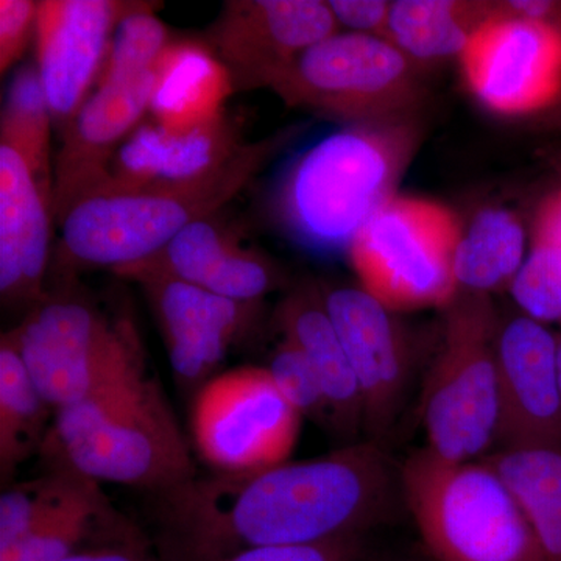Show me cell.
I'll list each match as a JSON object with an SVG mask.
<instances>
[{"mask_svg": "<svg viewBox=\"0 0 561 561\" xmlns=\"http://www.w3.org/2000/svg\"><path fill=\"white\" fill-rule=\"evenodd\" d=\"M378 442L256 472H213L157 496L153 545L165 561H220L262 546L367 535L401 494Z\"/></svg>", "mask_w": 561, "mask_h": 561, "instance_id": "6da1fadb", "label": "cell"}, {"mask_svg": "<svg viewBox=\"0 0 561 561\" xmlns=\"http://www.w3.org/2000/svg\"><path fill=\"white\" fill-rule=\"evenodd\" d=\"M420 144L413 121L346 125L306 147L283 172L272 213L284 234L320 254L348 251L394 195Z\"/></svg>", "mask_w": 561, "mask_h": 561, "instance_id": "7a4b0ae2", "label": "cell"}, {"mask_svg": "<svg viewBox=\"0 0 561 561\" xmlns=\"http://www.w3.org/2000/svg\"><path fill=\"white\" fill-rule=\"evenodd\" d=\"M291 133L243 144L219 171L191 183L102 184L60 221L58 262L66 272L111 271L147 260L194 221L209 219L272 160Z\"/></svg>", "mask_w": 561, "mask_h": 561, "instance_id": "3957f363", "label": "cell"}, {"mask_svg": "<svg viewBox=\"0 0 561 561\" xmlns=\"http://www.w3.org/2000/svg\"><path fill=\"white\" fill-rule=\"evenodd\" d=\"M39 456L49 468L151 494L197 476L175 412L147 373L55 411Z\"/></svg>", "mask_w": 561, "mask_h": 561, "instance_id": "277c9868", "label": "cell"}, {"mask_svg": "<svg viewBox=\"0 0 561 561\" xmlns=\"http://www.w3.org/2000/svg\"><path fill=\"white\" fill-rule=\"evenodd\" d=\"M401 493L435 561H546L522 505L486 460L420 449L401 467Z\"/></svg>", "mask_w": 561, "mask_h": 561, "instance_id": "5b68a950", "label": "cell"}, {"mask_svg": "<svg viewBox=\"0 0 561 561\" xmlns=\"http://www.w3.org/2000/svg\"><path fill=\"white\" fill-rule=\"evenodd\" d=\"M497 330L490 295L459 290L445 308L442 346L423 398L427 449L443 459L472 461L496 443Z\"/></svg>", "mask_w": 561, "mask_h": 561, "instance_id": "8992f818", "label": "cell"}, {"mask_svg": "<svg viewBox=\"0 0 561 561\" xmlns=\"http://www.w3.org/2000/svg\"><path fill=\"white\" fill-rule=\"evenodd\" d=\"M10 334L55 411L147 373L130 321L111 319L69 287L49 290Z\"/></svg>", "mask_w": 561, "mask_h": 561, "instance_id": "52a82bcc", "label": "cell"}, {"mask_svg": "<svg viewBox=\"0 0 561 561\" xmlns=\"http://www.w3.org/2000/svg\"><path fill=\"white\" fill-rule=\"evenodd\" d=\"M461 231L440 203L393 195L351 243V265L362 289L390 311L445 309L459 291L454 257Z\"/></svg>", "mask_w": 561, "mask_h": 561, "instance_id": "ba28073f", "label": "cell"}, {"mask_svg": "<svg viewBox=\"0 0 561 561\" xmlns=\"http://www.w3.org/2000/svg\"><path fill=\"white\" fill-rule=\"evenodd\" d=\"M421 73L389 39L339 32L301 54L273 91L348 125L412 121L426 95Z\"/></svg>", "mask_w": 561, "mask_h": 561, "instance_id": "9c48e42d", "label": "cell"}, {"mask_svg": "<svg viewBox=\"0 0 561 561\" xmlns=\"http://www.w3.org/2000/svg\"><path fill=\"white\" fill-rule=\"evenodd\" d=\"M302 416L264 367L231 368L192 398L191 437L213 472H256L289 461Z\"/></svg>", "mask_w": 561, "mask_h": 561, "instance_id": "30bf717a", "label": "cell"}, {"mask_svg": "<svg viewBox=\"0 0 561 561\" xmlns=\"http://www.w3.org/2000/svg\"><path fill=\"white\" fill-rule=\"evenodd\" d=\"M459 62L472 98L497 116L534 119L561 101V33L501 2Z\"/></svg>", "mask_w": 561, "mask_h": 561, "instance_id": "8fae6325", "label": "cell"}, {"mask_svg": "<svg viewBox=\"0 0 561 561\" xmlns=\"http://www.w3.org/2000/svg\"><path fill=\"white\" fill-rule=\"evenodd\" d=\"M341 32L330 2L231 0L210 32V49L236 91L275 88L306 50Z\"/></svg>", "mask_w": 561, "mask_h": 561, "instance_id": "7c38bea8", "label": "cell"}, {"mask_svg": "<svg viewBox=\"0 0 561 561\" xmlns=\"http://www.w3.org/2000/svg\"><path fill=\"white\" fill-rule=\"evenodd\" d=\"M323 297L359 383L364 430L378 442L408 397L415 364L411 339L394 312L362 287H334Z\"/></svg>", "mask_w": 561, "mask_h": 561, "instance_id": "4fadbf2b", "label": "cell"}, {"mask_svg": "<svg viewBox=\"0 0 561 561\" xmlns=\"http://www.w3.org/2000/svg\"><path fill=\"white\" fill-rule=\"evenodd\" d=\"M133 280L142 287L160 324L176 383L192 393L219 375L228 351L261 317V301L231 300L164 276Z\"/></svg>", "mask_w": 561, "mask_h": 561, "instance_id": "5bb4252c", "label": "cell"}, {"mask_svg": "<svg viewBox=\"0 0 561 561\" xmlns=\"http://www.w3.org/2000/svg\"><path fill=\"white\" fill-rule=\"evenodd\" d=\"M496 360L501 449L561 448L557 335L526 313L500 321Z\"/></svg>", "mask_w": 561, "mask_h": 561, "instance_id": "9a60e30c", "label": "cell"}, {"mask_svg": "<svg viewBox=\"0 0 561 561\" xmlns=\"http://www.w3.org/2000/svg\"><path fill=\"white\" fill-rule=\"evenodd\" d=\"M54 221L50 162L0 140V294L3 305L33 306L47 297ZM28 309V311H31Z\"/></svg>", "mask_w": 561, "mask_h": 561, "instance_id": "2e32d148", "label": "cell"}, {"mask_svg": "<svg viewBox=\"0 0 561 561\" xmlns=\"http://www.w3.org/2000/svg\"><path fill=\"white\" fill-rule=\"evenodd\" d=\"M154 69L133 79L98 83L65 125L54 169V220L110 179V165L150 108Z\"/></svg>", "mask_w": 561, "mask_h": 561, "instance_id": "e0dca14e", "label": "cell"}, {"mask_svg": "<svg viewBox=\"0 0 561 561\" xmlns=\"http://www.w3.org/2000/svg\"><path fill=\"white\" fill-rule=\"evenodd\" d=\"M130 2L46 0L38 2L36 54L51 117L66 125L99 79L114 28Z\"/></svg>", "mask_w": 561, "mask_h": 561, "instance_id": "ac0fdd59", "label": "cell"}, {"mask_svg": "<svg viewBox=\"0 0 561 561\" xmlns=\"http://www.w3.org/2000/svg\"><path fill=\"white\" fill-rule=\"evenodd\" d=\"M114 273L130 280L164 276L249 302L261 301L280 284L278 267L267 256L243 249L210 217L184 228L147 260L124 265Z\"/></svg>", "mask_w": 561, "mask_h": 561, "instance_id": "d6986e66", "label": "cell"}, {"mask_svg": "<svg viewBox=\"0 0 561 561\" xmlns=\"http://www.w3.org/2000/svg\"><path fill=\"white\" fill-rule=\"evenodd\" d=\"M242 146L234 125L225 116L190 130H169L157 122H146L122 144L103 184L191 183L219 171Z\"/></svg>", "mask_w": 561, "mask_h": 561, "instance_id": "ffe728a7", "label": "cell"}, {"mask_svg": "<svg viewBox=\"0 0 561 561\" xmlns=\"http://www.w3.org/2000/svg\"><path fill=\"white\" fill-rule=\"evenodd\" d=\"M283 337L297 343L319 375L331 409L335 431L353 438L364 430V408L356 375L334 323L323 290L316 284H301L291 290L276 312Z\"/></svg>", "mask_w": 561, "mask_h": 561, "instance_id": "44dd1931", "label": "cell"}, {"mask_svg": "<svg viewBox=\"0 0 561 561\" xmlns=\"http://www.w3.org/2000/svg\"><path fill=\"white\" fill-rule=\"evenodd\" d=\"M234 92L230 72L209 46L180 41L154 66L149 111L169 130H190L224 117Z\"/></svg>", "mask_w": 561, "mask_h": 561, "instance_id": "7402d4cb", "label": "cell"}, {"mask_svg": "<svg viewBox=\"0 0 561 561\" xmlns=\"http://www.w3.org/2000/svg\"><path fill=\"white\" fill-rule=\"evenodd\" d=\"M496 13L481 0H397L391 2L387 39L420 66L460 58L468 41Z\"/></svg>", "mask_w": 561, "mask_h": 561, "instance_id": "603a6c76", "label": "cell"}, {"mask_svg": "<svg viewBox=\"0 0 561 561\" xmlns=\"http://www.w3.org/2000/svg\"><path fill=\"white\" fill-rule=\"evenodd\" d=\"M142 534L114 508L101 483L80 500L55 513L21 541L0 556V561H62L87 549L128 540Z\"/></svg>", "mask_w": 561, "mask_h": 561, "instance_id": "cb8c5ba5", "label": "cell"}, {"mask_svg": "<svg viewBox=\"0 0 561 561\" xmlns=\"http://www.w3.org/2000/svg\"><path fill=\"white\" fill-rule=\"evenodd\" d=\"M55 409L41 394L10 332L0 339V479L11 485L24 461L41 454Z\"/></svg>", "mask_w": 561, "mask_h": 561, "instance_id": "d4e9b609", "label": "cell"}, {"mask_svg": "<svg viewBox=\"0 0 561 561\" xmlns=\"http://www.w3.org/2000/svg\"><path fill=\"white\" fill-rule=\"evenodd\" d=\"M526 260V231L512 210L490 206L461 231L454 275L459 290L490 295L512 286Z\"/></svg>", "mask_w": 561, "mask_h": 561, "instance_id": "484cf974", "label": "cell"}, {"mask_svg": "<svg viewBox=\"0 0 561 561\" xmlns=\"http://www.w3.org/2000/svg\"><path fill=\"white\" fill-rule=\"evenodd\" d=\"M486 461L511 486L545 560L561 561V448L501 449Z\"/></svg>", "mask_w": 561, "mask_h": 561, "instance_id": "4316f807", "label": "cell"}, {"mask_svg": "<svg viewBox=\"0 0 561 561\" xmlns=\"http://www.w3.org/2000/svg\"><path fill=\"white\" fill-rule=\"evenodd\" d=\"M95 481L66 468H49L39 478L11 483L0 496V556L16 548L55 513L80 500Z\"/></svg>", "mask_w": 561, "mask_h": 561, "instance_id": "83f0119b", "label": "cell"}, {"mask_svg": "<svg viewBox=\"0 0 561 561\" xmlns=\"http://www.w3.org/2000/svg\"><path fill=\"white\" fill-rule=\"evenodd\" d=\"M169 44L168 28L157 16L153 3L130 2L114 28L98 83L150 72Z\"/></svg>", "mask_w": 561, "mask_h": 561, "instance_id": "f1b7e54d", "label": "cell"}, {"mask_svg": "<svg viewBox=\"0 0 561 561\" xmlns=\"http://www.w3.org/2000/svg\"><path fill=\"white\" fill-rule=\"evenodd\" d=\"M51 117L38 69L24 68L14 76L0 124V140L13 144L35 160L50 162Z\"/></svg>", "mask_w": 561, "mask_h": 561, "instance_id": "f546056e", "label": "cell"}, {"mask_svg": "<svg viewBox=\"0 0 561 561\" xmlns=\"http://www.w3.org/2000/svg\"><path fill=\"white\" fill-rule=\"evenodd\" d=\"M512 297L523 313L541 323H561V251L548 243L530 241Z\"/></svg>", "mask_w": 561, "mask_h": 561, "instance_id": "4dcf8cb0", "label": "cell"}, {"mask_svg": "<svg viewBox=\"0 0 561 561\" xmlns=\"http://www.w3.org/2000/svg\"><path fill=\"white\" fill-rule=\"evenodd\" d=\"M265 368L271 373L280 394L302 419L308 416L311 420H328L331 423V409L319 375L313 370L306 354L298 348L297 343L283 337L278 348L273 353L271 365Z\"/></svg>", "mask_w": 561, "mask_h": 561, "instance_id": "1f68e13d", "label": "cell"}, {"mask_svg": "<svg viewBox=\"0 0 561 561\" xmlns=\"http://www.w3.org/2000/svg\"><path fill=\"white\" fill-rule=\"evenodd\" d=\"M368 553L367 535H351L312 545L245 549L220 561H365Z\"/></svg>", "mask_w": 561, "mask_h": 561, "instance_id": "d6a6232c", "label": "cell"}, {"mask_svg": "<svg viewBox=\"0 0 561 561\" xmlns=\"http://www.w3.org/2000/svg\"><path fill=\"white\" fill-rule=\"evenodd\" d=\"M38 3L31 0H2L0 2V70L5 73L36 33Z\"/></svg>", "mask_w": 561, "mask_h": 561, "instance_id": "836d02e7", "label": "cell"}, {"mask_svg": "<svg viewBox=\"0 0 561 561\" xmlns=\"http://www.w3.org/2000/svg\"><path fill=\"white\" fill-rule=\"evenodd\" d=\"M330 7L339 25L348 32L387 39L391 2L386 0H331Z\"/></svg>", "mask_w": 561, "mask_h": 561, "instance_id": "e575fe53", "label": "cell"}, {"mask_svg": "<svg viewBox=\"0 0 561 561\" xmlns=\"http://www.w3.org/2000/svg\"><path fill=\"white\" fill-rule=\"evenodd\" d=\"M62 561H165L146 535L98 546Z\"/></svg>", "mask_w": 561, "mask_h": 561, "instance_id": "d590c367", "label": "cell"}, {"mask_svg": "<svg viewBox=\"0 0 561 561\" xmlns=\"http://www.w3.org/2000/svg\"><path fill=\"white\" fill-rule=\"evenodd\" d=\"M530 241L548 243L561 251V187L542 197L535 213Z\"/></svg>", "mask_w": 561, "mask_h": 561, "instance_id": "8d00e7d4", "label": "cell"}, {"mask_svg": "<svg viewBox=\"0 0 561 561\" xmlns=\"http://www.w3.org/2000/svg\"><path fill=\"white\" fill-rule=\"evenodd\" d=\"M501 3L512 13L545 22L561 33V0H508Z\"/></svg>", "mask_w": 561, "mask_h": 561, "instance_id": "74e56055", "label": "cell"}, {"mask_svg": "<svg viewBox=\"0 0 561 561\" xmlns=\"http://www.w3.org/2000/svg\"><path fill=\"white\" fill-rule=\"evenodd\" d=\"M531 127L546 135L561 136V101L553 108L530 119Z\"/></svg>", "mask_w": 561, "mask_h": 561, "instance_id": "f35d334b", "label": "cell"}, {"mask_svg": "<svg viewBox=\"0 0 561 561\" xmlns=\"http://www.w3.org/2000/svg\"><path fill=\"white\" fill-rule=\"evenodd\" d=\"M365 561H423L420 559H415V557H404V556H379V557H371L370 553H368L367 559Z\"/></svg>", "mask_w": 561, "mask_h": 561, "instance_id": "ab89813d", "label": "cell"}, {"mask_svg": "<svg viewBox=\"0 0 561 561\" xmlns=\"http://www.w3.org/2000/svg\"><path fill=\"white\" fill-rule=\"evenodd\" d=\"M557 371H559V381L561 389V332L557 335Z\"/></svg>", "mask_w": 561, "mask_h": 561, "instance_id": "60d3db41", "label": "cell"}]
</instances>
